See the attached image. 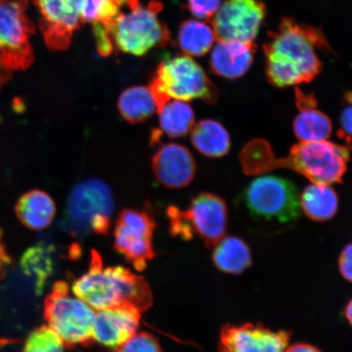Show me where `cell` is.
<instances>
[{"mask_svg": "<svg viewBox=\"0 0 352 352\" xmlns=\"http://www.w3.org/2000/svg\"><path fill=\"white\" fill-rule=\"evenodd\" d=\"M263 45L268 82L277 87L309 83L318 76L322 64L315 48L332 52L320 28L283 19L278 29L268 33Z\"/></svg>", "mask_w": 352, "mask_h": 352, "instance_id": "obj_1", "label": "cell"}, {"mask_svg": "<svg viewBox=\"0 0 352 352\" xmlns=\"http://www.w3.org/2000/svg\"><path fill=\"white\" fill-rule=\"evenodd\" d=\"M350 160L343 145L321 142L293 145L287 156L277 158L265 140L256 139L245 145L240 155L242 169L248 175H258L278 168L296 170L314 184L341 183Z\"/></svg>", "mask_w": 352, "mask_h": 352, "instance_id": "obj_2", "label": "cell"}, {"mask_svg": "<svg viewBox=\"0 0 352 352\" xmlns=\"http://www.w3.org/2000/svg\"><path fill=\"white\" fill-rule=\"evenodd\" d=\"M72 292L96 311L131 306L142 312L153 303L151 287L143 276L121 266L104 267L96 250L91 252L89 270L74 281Z\"/></svg>", "mask_w": 352, "mask_h": 352, "instance_id": "obj_3", "label": "cell"}, {"mask_svg": "<svg viewBox=\"0 0 352 352\" xmlns=\"http://www.w3.org/2000/svg\"><path fill=\"white\" fill-rule=\"evenodd\" d=\"M162 4L149 2L142 6L139 0H124L121 12L110 25H104L111 36L116 52L144 56L154 47L166 46L170 32L158 14Z\"/></svg>", "mask_w": 352, "mask_h": 352, "instance_id": "obj_4", "label": "cell"}, {"mask_svg": "<svg viewBox=\"0 0 352 352\" xmlns=\"http://www.w3.org/2000/svg\"><path fill=\"white\" fill-rule=\"evenodd\" d=\"M157 113L171 98L184 101L199 100L214 105L219 90L199 64L189 56L168 57L161 61L149 82Z\"/></svg>", "mask_w": 352, "mask_h": 352, "instance_id": "obj_5", "label": "cell"}, {"mask_svg": "<svg viewBox=\"0 0 352 352\" xmlns=\"http://www.w3.org/2000/svg\"><path fill=\"white\" fill-rule=\"evenodd\" d=\"M241 204L254 221L290 226L300 215V196L292 182L274 175L254 179L241 193Z\"/></svg>", "mask_w": 352, "mask_h": 352, "instance_id": "obj_6", "label": "cell"}, {"mask_svg": "<svg viewBox=\"0 0 352 352\" xmlns=\"http://www.w3.org/2000/svg\"><path fill=\"white\" fill-rule=\"evenodd\" d=\"M113 210V195L108 184L100 179H87L69 195L64 226L76 237L107 235Z\"/></svg>", "mask_w": 352, "mask_h": 352, "instance_id": "obj_7", "label": "cell"}, {"mask_svg": "<svg viewBox=\"0 0 352 352\" xmlns=\"http://www.w3.org/2000/svg\"><path fill=\"white\" fill-rule=\"evenodd\" d=\"M170 234L184 241L197 235L208 248H213L226 234L228 211L226 201L210 192L193 197L186 209L170 206L166 210Z\"/></svg>", "mask_w": 352, "mask_h": 352, "instance_id": "obj_8", "label": "cell"}, {"mask_svg": "<svg viewBox=\"0 0 352 352\" xmlns=\"http://www.w3.org/2000/svg\"><path fill=\"white\" fill-rule=\"evenodd\" d=\"M95 316L94 308L82 299L70 296L65 281L55 283L44 301L43 316L47 327L68 349L94 344Z\"/></svg>", "mask_w": 352, "mask_h": 352, "instance_id": "obj_9", "label": "cell"}, {"mask_svg": "<svg viewBox=\"0 0 352 352\" xmlns=\"http://www.w3.org/2000/svg\"><path fill=\"white\" fill-rule=\"evenodd\" d=\"M28 0H0V61L8 70H24L32 64L30 36L34 25L26 14Z\"/></svg>", "mask_w": 352, "mask_h": 352, "instance_id": "obj_10", "label": "cell"}, {"mask_svg": "<svg viewBox=\"0 0 352 352\" xmlns=\"http://www.w3.org/2000/svg\"><path fill=\"white\" fill-rule=\"evenodd\" d=\"M155 228V220L148 210L126 208L118 214L114 248L138 271H143L155 255L153 245Z\"/></svg>", "mask_w": 352, "mask_h": 352, "instance_id": "obj_11", "label": "cell"}, {"mask_svg": "<svg viewBox=\"0 0 352 352\" xmlns=\"http://www.w3.org/2000/svg\"><path fill=\"white\" fill-rule=\"evenodd\" d=\"M265 15L266 7L258 0H226L211 26L218 41L254 42Z\"/></svg>", "mask_w": 352, "mask_h": 352, "instance_id": "obj_12", "label": "cell"}, {"mask_svg": "<svg viewBox=\"0 0 352 352\" xmlns=\"http://www.w3.org/2000/svg\"><path fill=\"white\" fill-rule=\"evenodd\" d=\"M41 13V30L52 50H65L83 24L85 0H34Z\"/></svg>", "mask_w": 352, "mask_h": 352, "instance_id": "obj_13", "label": "cell"}, {"mask_svg": "<svg viewBox=\"0 0 352 352\" xmlns=\"http://www.w3.org/2000/svg\"><path fill=\"white\" fill-rule=\"evenodd\" d=\"M292 338L285 330H272L262 324H227L220 332L219 352H284Z\"/></svg>", "mask_w": 352, "mask_h": 352, "instance_id": "obj_14", "label": "cell"}, {"mask_svg": "<svg viewBox=\"0 0 352 352\" xmlns=\"http://www.w3.org/2000/svg\"><path fill=\"white\" fill-rule=\"evenodd\" d=\"M152 169L157 182L167 188L179 189L195 177L197 164L188 148L182 144H162L152 157Z\"/></svg>", "mask_w": 352, "mask_h": 352, "instance_id": "obj_15", "label": "cell"}, {"mask_svg": "<svg viewBox=\"0 0 352 352\" xmlns=\"http://www.w3.org/2000/svg\"><path fill=\"white\" fill-rule=\"evenodd\" d=\"M140 314L142 312L131 306L99 310L95 316L94 340L101 345L117 349L136 333Z\"/></svg>", "mask_w": 352, "mask_h": 352, "instance_id": "obj_16", "label": "cell"}, {"mask_svg": "<svg viewBox=\"0 0 352 352\" xmlns=\"http://www.w3.org/2000/svg\"><path fill=\"white\" fill-rule=\"evenodd\" d=\"M255 52L254 42L218 41L211 52L210 70L230 80L239 78L252 67Z\"/></svg>", "mask_w": 352, "mask_h": 352, "instance_id": "obj_17", "label": "cell"}, {"mask_svg": "<svg viewBox=\"0 0 352 352\" xmlns=\"http://www.w3.org/2000/svg\"><path fill=\"white\" fill-rule=\"evenodd\" d=\"M296 96L299 113L294 121V135L301 142L327 140L332 134V122L327 114L316 109L314 95L296 88Z\"/></svg>", "mask_w": 352, "mask_h": 352, "instance_id": "obj_18", "label": "cell"}, {"mask_svg": "<svg viewBox=\"0 0 352 352\" xmlns=\"http://www.w3.org/2000/svg\"><path fill=\"white\" fill-rule=\"evenodd\" d=\"M21 223L32 230H45L55 217L56 206L47 192L32 190L22 196L16 205Z\"/></svg>", "mask_w": 352, "mask_h": 352, "instance_id": "obj_19", "label": "cell"}, {"mask_svg": "<svg viewBox=\"0 0 352 352\" xmlns=\"http://www.w3.org/2000/svg\"><path fill=\"white\" fill-rule=\"evenodd\" d=\"M191 142L198 152L208 157L227 155L231 148V139L226 127L213 120H204L192 127Z\"/></svg>", "mask_w": 352, "mask_h": 352, "instance_id": "obj_20", "label": "cell"}, {"mask_svg": "<svg viewBox=\"0 0 352 352\" xmlns=\"http://www.w3.org/2000/svg\"><path fill=\"white\" fill-rule=\"evenodd\" d=\"M213 263L219 271L227 274L239 275L252 266L250 246L237 236L223 237L214 245Z\"/></svg>", "mask_w": 352, "mask_h": 352, "instance_id": "obj_21", "label": "cell"}, {"mask_svg": "<svg viewBox=\"0 0 352 352\" xmlns=\"http://www.w3.org/2000/svg\"><path fill=\"white\" fill-rule=\"evenodd\" d=\"M300 206L308 218L316 222H325L337 214L338 197L327 184H314L302 192Z\"/></svg>", "mask_w": 352, "mask_h": 352, "instance_id": "obj_22", "label": "cell"}, {"mask_svg": "<svg viewBox=\"0 0 352 352\" xmlns=\"http://www.w3.org/2000/svg\"><path fill=\"white\" fill-rule=\"evenodd\" d=\"M118 110L131 124H139L152 118L157 107L149 87L134 86L126 88L118 98Z\"/></svg>", "mask_w": 352, "mask_h": 352, "instance_id": "obj_23", "label": "cell"}, {"mask_svg": "<svg viewBox=\"0 0 352 352\" xmlns=\"http://www.w3.org/2000/svg\"><path fill=\"white\" fill-rule=\"evenodd\" d=\"M160 135L169 138H186L195 126V110L186 101H168L160 111Z\"/></svg>", "mask_w": 352, "mask_h": 352, "instance_id": "obj_24", "label": "cell"}, {"mask_svg": "<svg viewBox=\"0 0 352 352\" xmlns=\"http://www.w3.org/2000/svg\"><path fill=\"white\" fill-rule=\"evenodd\" d=\"M215 38L212 26L204 21L188 20L179 26L177 41L184 54L200 57L208 54Z\"/></svg>", "mask_w": 352, "mask_h": 352, "instance_id": "obj_25", "label": "cell"}, {"mask_svg": "<svg viewBox=\"0 0 352 352\" xmlns=\"http://www.w3.org/2000/svg\"><path fill=\"white\" fill-rule=\"evenodd\" d=\"M21 267L25 275L33 277L35 289L41 294L54 270L52 249L43 244L32 246L22 255Z\"/></svg>", "mask_w": 352, "mask_h": 352, "instance_id": "obj_26", "label": "cell"}, {"mask_svg": "<svg viewBox=\"0 0 352 352\" xmlns=\"http://www.w3.org/2000/svg\"><path fill=\"white\" fill-rule=\"evenodd\" d=\"M60 337L47 325L34 329L26 338L22 352H65Z\"/></svg>", "mask_w": 352, "mask_h": 352, "instance_id": "obj_27", "label": "cell"}, {"mask_svg": "<svg viewBox=\"0 0 352 352\" xmlns=\"http://www.w3.org/2000/svg\"><path fill=\"white\" fill-rule=\"evenodd\" d=\"M116 352H162L156 338L146 332L135 333L130 340L118 346Z\"/></svg>", "mask_w": 352, "mask_h": 352, "instance_id": "obj_28", "label": "cell"}, {"mask_svg": "<svg viewBox=\"0 0 352 352\" xmlns=\"http://www.w3.org/2000/svg\"><path fill=\"white\" fill-rule=\"evenodd\" d=\"M340 127L338 136L343 142V146L352 151V92H346L343 99V107L340 114Z\"/></svg>", "mask_w": 352, "mask_h": 352, "instance_id": "obj_29", "label": "cell"}, {"mask_svg": "<svg viewBox=\"0 0 352 352\" xmlns=\"http://www.w3.org/2000/svg\"><path fill=\"white\" fill-rule=\"evenodd\" d=\"M220 0H187V8L198 19L209 20L221 7Z\"/></svg>", "mask_w": 352, "mask_h": 352, "instance_id": "obj_30", "label": "cell"}, {"mask_svg": "<svg viewBox=\"0 0 352 352\" xmlns=\"http://www.w3.org/2000/svg\"><path fill=\"white\" fill-rule=\"evenodd\" d=\"M94 32L98 54L101 56L108 57L116 52L109 30L100 22H94Z\"/></svg>", "mask_w": 352, "mask_h": 352, "instance_id": "obj_31", "label": "cell"}, {"mask_svg": "<svg viewBox=\"0 0 352 352\" xmlns=\"http://www.w3.org/2000/svg\"><path fill=\"white\" fill-rule=\"evenodd\" d=\"M107 0H85L82 12L83 24L94 23L98 20V16L101 7Z\"/></svg>", "mask_w": 352, "mask_h": 352, "instance_id": "obj_32", "label": "cell"}, {"mask_svg": "<svg viewBox=\"0 0 352 352\" xmlns=\"http://www.w3.org/2000/svg\"><path fill=\"white\" fill-rule=\"evenodd\" d=\"M338 266L343 278L352 283V243L346 245L342 250Z\"/></svg>", "mask_w": 352, "mask_h": 352, "instance_id": "obj_33", "label": "cell"}, {"mask_svg": "<svg viewBox=\"0 0 352 352\" xmlns=\"http://www.w3.org/2000/svg\"><path fill=\"white\" fill-rule=\"evenodd\" d=\"M284 352H321L318 347L308 344V343L298 342L287 347Z\"/></svg>", "mask_w": 352, "mask_h": 352, "instance_id": "obj_34", "label": "cell"}, {"mask_svg": "<svg viewBox=\"0 0 352 352\" xmlns=\"http://www.w3.org/2000/svg\"><path fill=\"white\" fill-rule=\"evenodd\" d=\"M10 263L8 258L6 250L3 248L1 240H0V278L6 274V266Z\"/></svg>", "mask_w": 352, "mask_h": 352, "instance_id": "obj_35", "label": "cell"}, {"mask_svg": "<svg viewBox=\"0 0 352 352\" xmlns=\"http://www.w3.org/2000/svg\"><path fill=\"white\" fill-rule=\"evenodd\" d=\"M8 72L6 67L2 65L1 61H0V87L4 85L8 80Z\"/></svg>", "mask_w": 352, "mask_h": 352, "instance_id": "obj_36", "label": "cell"}, {"mask_svg": "<svg viewBox=\"0 0 352 352\" xmlns=\"http://www.w3.org/2000/svg\"><path fill=\"white\" fill-rule=\"evenodd\" d=\"M344 314L346 320H349V322L352 327V298L350 299V301L346 303Z\"/></svg>", "mask_w": 352, "mask_h": 352, "instance_id": "obj_37", "label": "cell"}]
</instances>
